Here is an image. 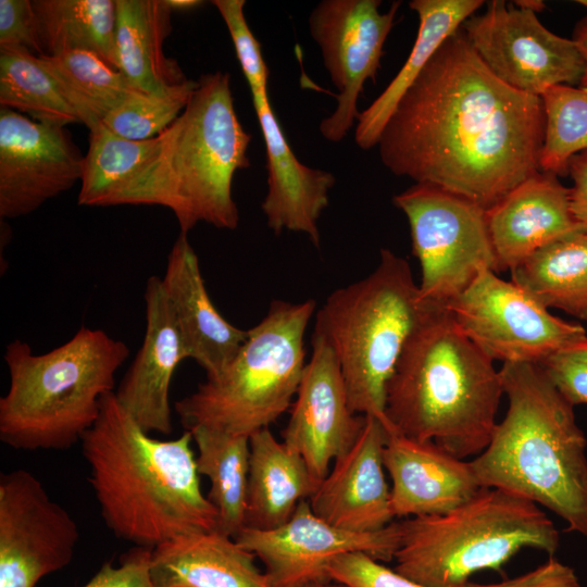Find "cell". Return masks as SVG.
Here are the masks:
<instances>
[{
    "label": "cell",
    "mask_w": 587,
    "mask_h": 587,
    "mask_svg": "<svg viewBox=\"0 0 587 587\" xmlns=\"http://www.w3.org/2000/svg\"><path fill=\"white\" fill-rule=\"evenodd\" d=\"M544 137L541 98L496 77L460 27L403 93L377 147L395 175L487 210L539 172Z\"/></svg>",
    "instance_id": "1"
},
{
    "label": "cell",
    "mask_w": 587,
    "mask_h": 587,
    "mask_svg": "<svg viewBox=\"0 0 587 587\" xmlns=\"http://www.w3.org/2000/svg\"><path fill=\"white\" fill-rule=\"evenodd\" d=\"M192 435L150 436L120 404L114 391L80 440L107 527L135 547H155L183 535L217 527L216 508L202 494Z\"/></svg>",
    "instance_id": "2"
},
{
    "label": "cell",
    "mask_w": 587,
    "mask_h": 587,
    "mask_svg": "<svg viewBox=\"0 0 587 587\" xmlns=\"http://www.w3.org/2000/svg\"><path fill=\"white\" fill-rule=\"evenodd\" d=\"M502 394L494 360L429 302L387 383L385 426L465 460L490 442Z\"/></svg>",
    "instance_id": "3"
},
{
    "label": "cell",
    "mask_w": 587,
    "mask_h": 587,
    "mask_svg": "<svg viewBox=\"0 0 587 587\" xmlns=\"http://www.w3.org/2000/svg\"><path fill=\"white\" fill-rule=\"evenodd\" d=\"M250 142L235 111L229 74H203L184 111L155 137L149 157L109 205L167 208L183 234L200 222L235 229L233 179L250 166Z\"/></svg>",
    "instance_id": "4"
},
{
    "label": "cell",
    "mask_w": 587,
    "mask_h": 587,
    "mask_svg": "<svg viewBox=\"0 0 587 587\" xmlns=\"http://www.w3.org/2000/svg\"><path fill=\"white\" fill-rule=\"evenodd\" d=\"M508 411L471 461L484 488L544 505L587 538V439L572 405L540 365L503 363Z\"/></svg>",
    "instance_id": "5"
},
{
    "label": "cell",
    "mask_w": 587,
    "mask_h": 587,
    "mask_svg": "<svg viewBox=\"0 0 587 587\" xmlns=\"http://www.w3.org/2000/svg\"><path fill=\"white\" fill-rule=\"evenodd\" d=\"M128 346L100 328L82 325L61 346L36 354L15 339L4 362L10 384L0 398V440L18 450H66L96 423L102 397L115 388V374Z\"/></svg>",
    "instance_id": "6"
},
{
    "label": "cell",
    "mask_w": 587,
    "mask_h": 587,
    "mask_svg": "<svg viewBox=\"0 0 587 587\" xmlns=\"http://www.w3.org/2000/svg\"><path fill=\"white\" fill-rule=\"evenodd\" d=\"M429 302L407 260L382 249L365 278L334 290L317 310L314 332L333 349L350 409L386 424V387Z\"/></svg>",
    "instance_id": "7"
},
{
    "label": "cell",
    "mask_w": 587,
    "mask_h": 587,
    "mask_svg": "<svg viewBox=\"0 0 587 587\" xmlns=\"http://www.w3.org/2000/svg\"><path fill=\"white\" fill-rule=\"evenodd\" d=\"M395 571L426 587H465L482 570L502 566L523 548L553 555L560 534L538 504L498 488H482L441 515L399 522Z\"/></svg>",
    "instance_id": "8"
},
{
    "label": "cell",
    "mask_w": 587,
    "mask_h": 587,
    "mask_svg": "<svg viewBox=\"0 0 587 587\" xmlns=\"http://www.w3.org/2000/svg\"><path fill=\"white\" fill-rule=\"evenodd\" d=\"M316 303L271 302L229 365L175 402L186 430L204 426L250 437L286 412L305 366L304 334Z\"/></svg>",
    "instance_id": "9"
},
{
    "label": "cell",
    "mask_w": 587,
    "mask_h": 587,
    "mask_svg": "<svg viewBox=\"0 0 587 587\" xmlns=\"http://www.w3.org/2000/svg\"><path fill=\"white\" fill-rule=\"evenodd\" d=\"M394 203L410 225L423 300L446 305L482 271L499 272L485 208L428 184L413 185Z\"/></svg>",
    "instance_id": "10"
},
{
    "label": "cell",
    "mask_w": 587,
    "mask_h": 587,
    "mask_svg": "<svg viewBox=\"0 0 587 587\" xmlns=\"http://www.w3.org/2000/svg\"><path fill=\"white\" fill-rule=\"evenodd\" d=\"M446 308L494 361L540 365L555 352L587 339L580 324L554 316L523 288L490 270L482 271Z\"/></svg>",
    "instance_id": "11"
},
{
    "label": "cell",
    "mask_w": 587,
    "mask_h": 587,
    "mask_svg": "<svg viewBox=\"0 0 587 587\" xmlns=\"http://www.w3.org/2000/svg\"><path fill=\"white\" fill-rule=\"evenodd\" d=\"M461 27L492 74L516 90L540 97L555 85L580 84L585 63L576 43L547 29L533 11L494 0Z\"/></svg>",
    "instance_id": "12"
},
{
    "label": "cell",
    "mask_w": 587,
    "mask_h": 587,
    "mask_svg": "<svg viewBox=\"0 0 587 587\" xmlns=\"http://www.w3.org/2000/svg\"><path fill=\"white\" fill-rule=\"evenodd\" d=\"M379 0H323L309 15V29L324 66L338 89L334 112L321 121L322 136L341 141L358 121V99L367 79L375 82L384 43L400 1L382 13Z\"/></svg>",
    "instance_id": "13"
},
{
    "label": "cell",
    "mask_w": 587,
    "mask_h": 587,
    "mask_svg": "<svg viewBox=\"0 0 587 587\" xmlns=\"http://www.w3.org/2000/svg\"><path fill=\"white\" fill-rule=\"evenodd\" d=\"M78 539L74 519L32 472L0 475V587H35L71 563Z\"/></svg>",
    "instance_id": "14"
},
{
    "label": "cell",
    "mask_w": 587,
    "mask_h": 587,
    "mask_svg": "<svg viewBox=\"0 0 587 587\" xmlns=\"http://www.w3.org/2000/svg\"><path fill=\"white\" fill-rule=\"evenodd\" d=\"M235 540L265 565L272 587H308L333 582L326 571L339 554L363 552L376 561L395 558L400 544L399 522L377 532L355 533L335 527L300 501L288 522L271 530L245 527Z\"/></svg>",
    "instance_id": "15"
},
{
    "label": "cell",
    "mask_w": 587,
    "mask_h": 587,
    "mask_svg": "<svg viewBox=\"0 0 587 587\" xmlns=\"http://www.w3.org/2000/svg\"><path fill=\"white\" fill-rule=\"evenodd\" d=\"M84 155L65 127L0 109V216L35 212L80 182Z\"/></svg>",
    "instance_id": "16"
},
{
    "label": "cell",
    "mask_w": 587,
    "mask_h": 587,
    "mask_svg": "<svg viewBox=\"0 0 587 587\" xmlns=\"http://www.w3.org/2000/svg\"><path fill=\"white\" fill-rule=\"evenodd\" d=\"M311 344V358L282 438L303 458L312 476L321 483L329 472L330 462L358 439L365 415L350 409L340 365L329 345L313 334Z\"/></svg>",
    "instance_id": "17"
},
{
    "label": "cell",
    "mask_w": 587,
    "mask_h": 587,
    "mask_svg": "<svg viewBox=\"0 0 587 587\" xmlns=\"http://www.w3.org/2000/svg\"><path fill=\"white\" fill-rule=\"evenodd\" d=\"M387 435L379 419L365 416L364 427L353 446L335 460L310 498L316 516L355 533L377 532L394 522L383 463Z\"/></svg>",
    "instance_id": "18"
},
{
    "label": "cell",
    "mask_w": 587,
    "mask_h": 587,
    "mask_svg": "<svg viewBox=\"0 0 587 587\" xmlns=\"http://www.w3.org/2000/svg\"><path fill=\"white\" fill-rule=\"evenodd\" d=\"M143 299L142 344L114 394L145 432L168 435L173 430L171 383L175 370L187 358L161 277L148 278Z\"/></svg>",
    "instance_id": "19"
},
{
    "label": "cell",
    "mask_w": 587,
    "mask_h": 587,
    "mask_svg": "<svg viewBox=\"0 0 587 587\" xmlns=\"http://www.w3.org/2000/svg\"><path fill=\"white\" fill-rule=\"evenodd\" d=\"M387 432L383 463L392 482L395 517L446 514L484 488L471 461L450 454L433 441Z\"/></svg>",
    "instance_id": "20"
},
{
    "label": "cell",
    "mask_w": 587,
    "mask_h": 587,
    "mask_svg": "<svg viewBox=\"0 0 587 587\" xmlns=\"http://www.w3.org/2000/svg\"><path fill=\"white\" fill-rule=\"evenodd\" d=\"M489 236L500 271H513L538 250L583 232L570 188L557 175L537 172L486 210Z\"/></svg>",
    "instance_id": "21"
},
{
    "label": "cell",
    "mask_w": 587,
    "mask_h": 587,
    "mask_svg": "<svg viewBox=\"0 0 587 587\" xmlns=\"http://www.w3.org/2000/svg\"><path fill=\"white\" fill-rule=\"evenodd\" d=\"M266 152L267 192L261 204L274 234L303 233L320 249L319 218L329 203L335 176L309 167L290 148L272 109L268 92L251 95Z\"/></svg>",
    "instance_id": "22"
},
{
    "label": "cell",
    "mask_w": 587,
    "mask_h": 587,
    "mask_svg": "<svg viewBox=\"0 0 587 587\" xmlns=\"http://www.w3.org/2000/svg\"><path fill=\"white\" fill-rule=\"evenodd\" d=\"M187 359L207 378L220 375L248 337V330L227 322L214 307L202 278L199 259L187 234L179 233L161 277Z\"/></svg>",
    "instance_id": "23"
},
{
    "label": "cell",
    "mask_w": 587,
    "mask_h": 587,
    "mask_svg": "<svg viewBox=\"0 0 587 587\" xmlns=\"http://www.w3.org/2000/svg\"><path fill=\"white\" fill-rule=\"evenodd\" d=\"M255 555L217 530L179 536L152 550L154 587H272Z\"/></svg>",
    "instance_id": "24"
},
{
    "label": "cell",
    "mask_w": 587,
    "mask_h": 587,
    "mask_svg": "<svg viewBox=\"0 0 587 587\" xmlns=\"http://www.w3.org/2000/svg\"><path fill=\"white\" fill-rule=\"evenodd\" d=\"M249 473L245 525L271 530L288 522L319 483L303 458L275 439L268 427L249 437Z\"/></svg>",
    "instance_id": "25"
},
{
    "label": "cell",
    "mask_w": 587,
    "mask_h": 587,
    "mask_svg": "<svg viewBox=\"0 0 587 587\" xmlns=\"http://www.w3.org/2000/svg\"><path fill=\"white\" fill-rule=\"evenodd\" d=\"M115 5L118 66L130 85L153 92L186 82L177 61L163 50L173 12L165 0H115Z\"/></svg>",
    "instance_id": "26"
},
{
    "label": "cell",
    "mask_w": 587,
    "mask_h": 587,
    "mask_svg": "<svg viewBox=\"0 0 587 587\" xmlns=\"http://www.w3.org/2000/svg\"><path fill=\"white\" fill-rule=\"evenodd\" d=\"M483 3L482 0H412L409 3L419 15L417 36L397 75L371 105L360 112L354 140L361 149L377 146L384 126L403 93L445 39L457 32Z\"/></svg>",
    "instance_id": "27"
},
{
    "label": "cell",
    "mask_w": 587,
    "mask_h": 587,
    "mask_svg": "<svg viewBox=\"0 0 587 587\" xmlns=\"http://www.w3.org/2000/svg\"><path fill=\"white\" fill-rule=\"evenodd\" d=\"M511 274L514 284L547 309L587 321V232L538 250Z\"/></svg>",
    "instance_id": "28"
},
{
    "label": "cell",
    "mask_w": 587,
    "mask_h": 587,
    "mask_svg": "<svg viewBox=\"0 0 587 587\" xmlns=\"http://www.w3.org/2000/svg\"><path fill=\"white\" fill-rule=\"evenodd\" d=\"M43 55L85 50L120 71L115 0H34Z\"/></svg>",
    "instance_id": "29"
},
{
    "label": "cell",
    "mask_w": 587,
    "mask_h": 587,
    "mask_svg": "<svg viewBox=\"0 0 587 587\" xmlns=\"http://www.w3.org/2000/svg\"><path fill=\"white\" fill-rule=\"evenodd\" d=\"M189 432L198 448V472L211 483L207 498L217 510L215 530L236 538L246 527L249 437L204 426Z\"/></svg>",
    "instance_id": "30"
},
{
    "label": "cell",
    "mask_w": 587,
    "mask_h": 587,
    "mask_svg": "<svg viewBox=\"0 0 587 587\" xmlns=\"http://www.w3.org/2000/svg\"><path fill=\"white\" fill-rule=\"evenodd\" d=\"M80 122L93 128L135 89L123 73L93 52L70 50L55 55H39Z\"/></svg>",
    "instance_id": "31"
},
{
    "label": "cell",
    "mask_w": 587,
    "mask_h": 587,
    "mask_svg": "<svg viewBox=\"0 0 587 587\" xmlns=\"http://www.w3.org/2000/svg\"><path fill=\"white\" fill-rule=\"evenodd\" d=\"M0 104L46 125L82 123L39 55L25 47L0 48Z\"/></svg>",
    "instance_id": "32"
},
{
    "label": "cell",
    "mask_w": 587,
    "mask_h": 587,
    "mask_svg": "<svg viewBox=\"0 0 587 587\" xmlns=\"http://www.w3.org/2000/svg\"><path fill=\"white\" fill-rule=\"evenodd\" d=\"M155 137L132 140L111 132L102 122L89 129L78 204L108 207L112 197L149 157Z\"/></svg>",
    "instance_id": "33"
},
{
    "label": "cell",
    "mask_w": 587,
    "mask_h": 587,
    "mask_svg": "<svg viewBox=\"0 0 587 587\" xmlns=\"http://www.w3.org/2000/svg\"><path fill=\"white\" fill-rule=\"evenodd\" d=\"M545 137L539 167L564 175L573 155L587 150V88L555 85L540 96Z\"/></svg>",
    "instance_id": "34"
},
{
    "label": "cell",
    "mask_w": 587,
    "mask_h": 587,
    "mask_svg": "<svg viewBox=\"0 0 587 587\" xmlns=\"http://www.w3.org/2000/svg\"><path fill=\"white\" fill-rule=\"evenodd\" d=\"M198 80L187 79L153 92L135 91L111 111L102 123L114 134L146 140L163 133L184 111Z\"/></svg>",
    "instance_id": "35"
},
{
    "label": "cell",
    "mask_w": 587,
    "mask_h": 587,
    "mask_svg": "<svg viewBox=\"0 0 587 587\" xmlns=\"http://www.w3.org/2000/svg\"><path fill=\"white\" fill-rule=\"evenodd\" d=\"M212 4L224 20L251 95L267 92L268 68L261 45L245 17V0H214Z\"/></svg>",
    "instance_id": "36"
},
{
    "label": "cell",
    "mask_w": 587,
    "mask_h": 587,
    "mask_svg": "<svg viewBox=\"0 0 587 587\" xmlns=\"http://www.w3.org/2000/svg\"><path fill=\"white\" fill-rule=\"evenodd\" d=\"M332 580L349 587H426L363 552H348L334 558L326 569Z\"/></svg>",
    "instance_id": "37"
},
{
    "label": "cell",
    "mask_w": 587,
    "mask_h": 587,
    "mask_svg": "<svg viewBox=\"0 0 587 587\" xmlns=\"http://www.w3.org/2000/svg\"><path fill=\"white\" fill-rule=\"evenodd\" d=\"M540 366L572 405L587 404V339L555 352Z\"/></svg>",
    "instance_id": "38"
},
{
    "label": "cell",
    "mask_w": 587,
    "mask_h": 587,
    "mask_svg": "<svg viewBox=\"0 0 587 587\" xmlns=\"http://www.w3.org/2000/svg\"><path fill=\"white\" fill-rule=\"evenodd\" d=\"M25 47L43 55L33 2L0 0V48Z\"/></svg>",
    "instance_id": "39"
},
{
    "label": "cell",
    "mask_w": 587,
    "mask_h": 587,
    "mask_svg": "<svg viewBox=\"0 0 587 587\" xmlns=\"http://www.w3.org/2000/svg\"><path fill=\"white\" fill-rule=\"evenodd\" d=\"M152 549L133 547L118 566L105 562L83 587H154L150 576Z\"/></svg>",
    "instance_id": "40"
},
{
    "label": "cell",
    "mask_w": 587,
    "mask_h": 587,
    "mask_svg": "<svg viewBox=\"0 0 587 587\" xmlns=\"http://www.w3.org/2000/svg\"><path fill=\"white\" fill-rule=\"evenodd\" d=\"M465 587H580V584L572 567L550 555L535 570L515 578L487 585L470 582Z\"/></svg>",
    "instance_id": "41"
},
{
    "label": "cell",
    "mask_w": 587,
    "mask_h": 587,
    "mask_svg": "<svg viewBox=\"0 0 587 587\" xmlns=\"http://www.w3.org/2000/svg\"><path fill=\"white\" fill-rule=\"evenodd\" d=\"M567 173L573 186L570 188L571 209L585 232H587V150L573 155Z\"/></svg>",
    "instance_id": "42"
},
{
    "label": "cell",
    "mask_w": 587,
    "mask_h": 587,
    "mask_svg": "<svg viewBox=\"0 0 587 587\" xmlns=\"http://www.w3.org/2000/svg\"><path fill=\"white\" fill-rule=\"evenodd\" d=\"M577 2L587 8V0H579ZM573 40L576 43L585 63V71L579 85L580 87L587 88V17L582 20L576 25Z\"/></svg>",
    "instance_id": "43"
},
{
    "label": "cell",
    "mask_w": 587,
    "mask_h": 587,
    "mask_svg": "<svg viewBox=\"0 0 587 587\" xmlns=\"http://www.w3.org/2000/svg\"><path fill=\"white\" fill-rule=\"evenodd\" d=\"M172 11H188L201 7L204 2L200 0H165Z\"/></svg>",
    "instance_id": "44"
},
{
    "label": "cell",
    "mask_w": 587,
    "mask_h": 587,
    "mask_svg": "<svg viewBox=\"0 0 587 587\" xmlns=\"http://www.w3.org/2000/svg\"><path fill=\"white\" fill-rule=\"evenodd\" d=\"M520 9L533 11L535 13L540 12L545 8V3L540 0H521L515 1Z\"/></svg>",
    "instance_id": "45"
},
{
    "label": "cell",
    "mask_w": 587,
    "mask_h": 587,
    "mask_svg": "<svg viewBox=\"0 0 587 587\" xmlns=\"http://www.w3.org/2000/svg\"><path fill=\"white\" fill-rule=\"evenodd\" d=\"M333 582L313 584V585H310L308 587H349V586H347L345 584L337 583V582L333 583Z\"/></svg>",
    "instance_id": "46"
}]
</instances>
